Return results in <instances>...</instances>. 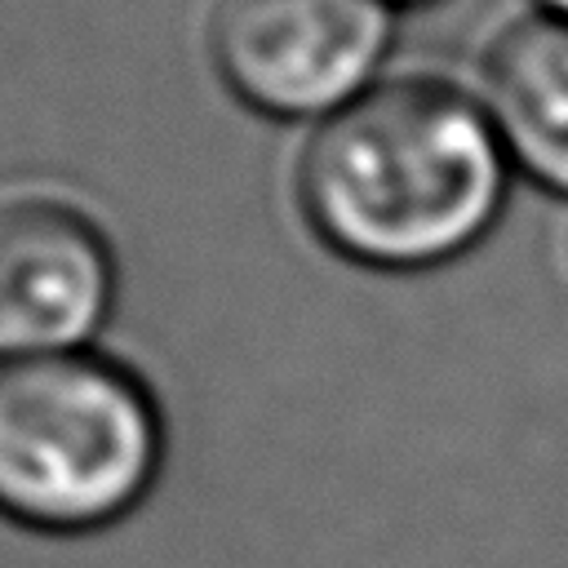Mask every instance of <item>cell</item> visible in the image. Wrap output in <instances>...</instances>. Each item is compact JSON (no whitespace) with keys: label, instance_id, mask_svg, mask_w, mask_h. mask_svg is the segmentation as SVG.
Instances as JSON below:
<instances>
[{"label":"cell","instance_id":"obj_1","mask_svg":"<svg viewBox=\"0 0 568 568\" xmlns=\"http://www.w3.org/2000/svg\"><path fill=\"white\" fill-rule=\"evenodd\" d=\"M515 169L470 84L386 71L311 124L288 173L311 240L373 275H426L470 257L510 204Z\"/></svg>","mask_w":568,"mask_h":568},{"label":"cell","instance_id":"obj_2","mask_svg":"<svg viewBox=\"0 0 568 568\" xmlns=\"http://www.w3.org/2000/svg\"><path fill=\"white\" fill-rule=\"evenodd\" d=\"M169 417L138 364L106 346L0 364V524L93 537L146 506Z\"/></svg>","mask_w":568,"mask_h":568},{"label":"cell","instance_id":"obj_3","mask_svg":"<svg viewBox=\"0 0 568 568\" xmlns=\"http://www.w3.org/2000/svg\"><path fill=\"white\" fill-rule=\"evenodd\" d=\"M395 13L386 0H204L200 49L231 102L311 129L390 71Z\"/></svg>","mask_w":568,"mask_h":568},{"label":"cell","instance_id":"obj_4","mask_svg":"<svg viewBox=\"0 0 568 568\" xmlns=\"http://www.w3.org/2000/svg\"><path fill=\"white\" fill-rule=\"evenodd\" d=\"M120 253L98 209L49 178L0 182V364L98 346Z\"/></svg>","mask_w":568,"mask_h":568},{"label":"cell","instance_id":"obj_5","mask_svg":"<svg viewBox=\"0 0 568 568\" xmlns=\"http://www.w3.org/2000/svg\"><path fill=\"white\" fill-rule=\"evenodd\" d=\"M470 89L515 178L568 200V18L510 13L479 49Z\"/></svg>","mask_w":568,"mask_h":568},{"label":"cell","instance_id":"obj_6","mask_svg":"<svg viewBox=\"0 0 568 568\" xmlns=\"http://www.w3.org/2000/svg\"><path fill=\"white\" fill-rule=\"evenodd\" d=\"M528 9H541V13H555V18H568V0H528Z\"/></svg>","mask_w":568,"mask_h":568},{"label":"cell","instance_id":"obj_7","mask_svg":"<svg viewBox=\"0 0 568 568\" xmlns=\"http://www.w3.org/2000/svg\"><path fill=\"white\" fill-rule=\"evenodd\" d=\"M386 4H395V9H422V4H439V0H386Z\"/></svg>","mask_w":568,"mask_h":568},{"label":"cell","instance_id":"obj_8","mask_svg":"<svg viewBox=\"0 0 568 568\" xmlns=\"http://www.w3.org/2000/svg\"><path fill=\"white\" fill-rule=\"evenodd\" d=\"M564 248H568V235H564Z\"/></svg>","mask_w":568,"mask_h":568}]
</instances>
